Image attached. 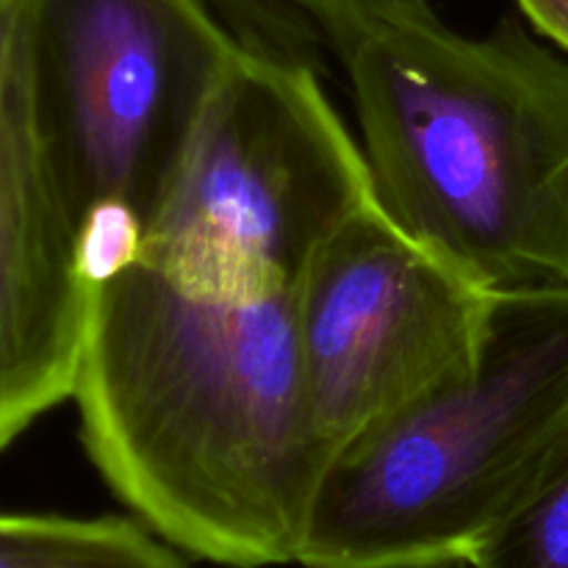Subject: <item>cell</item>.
Here are the masks:
<instances>
[{
	"mask_svg": "<svg viewBox=\"0 0 568 568\" xmlns=\"http://www.w3.org/2000/svg\"><path fill=\"white\" fill-rule=\"evenodd\" d=\"M568 427V286L491 294L475 361L333 458L297 564L471 560Z\"/></svg>",
	"mask_w": 568,
	"mask_h": 568,
	"instance_id": "obj_3",
	"label": "cell"
},
{
	"mask_svg": "<svg viewBox=\"0 0 568 568\" xmlns=\"http://www.w3.org/2000/svg\"><path fill=\"white\" fill-rule=\"evenodd\" d=\"M292 300L333 458L466 369L491 305V294L410 236L377 197L322 244Z\"/></svg>",
	"mask_w": 568,
	"mask_h": 568,
	"instance_id": "obj_6",
	"label": "cell"
},
{
	"mask_svg": "<svg viewBox=\"0 0 568 568\" xmlns=\"http://www.w3.org/2000/svg\"><path fill=\"white\" fill-rule=\"evenodd\" d=\"M303 11H308L331 39L372 22L414 20V17H433L427 0H292Z\"/></svg>",
	"mask_w": 568,
	"mask_h": 568,
	"instance_id": "obj_10",
	"label": "cell"
},
{
	"mask_svg": "<svg viewBox=\"0 0 568 568\" xmlns=\"http://www.w3.org/2000/svg\"><path fill=\"white\" fill-rule=\"evenodd\" d=\"M92 281L26 128L0 164V453L75 394Z\"/></svg>",
	"mask_w": 568,
	"mask_h": 568,
	"instance_id": "obj_7",
	"label": "cell"
},
{
	"mask_svg": "<svg viewBox=\"0 0 568 568\" xmlns=\"http://www.w3.org/2000/svg\"><path fill=\"white\" fill-rule=\"evenodd\" d=\"M383 209L488 294L568 286V61L519 22L333 39Z\"/></svg>",
	"mask_w": 568,
	"mask_h": 568,
	"instance_id": "obj_2",
	"label": "cell"
},
{
	"mask_svg": "<svg viewBox=\"0 0 568 568\" xmlns=\"http://www.w3.org/2000/svg\"><path fill=\"white\" fill-rule=\"evenodd\" d=\"M477 568H568V427L488 541Z\"/></svg>",
	"mask_w": 568,
	"mask_h": 568,
	"instance_id": "obj_9",
	"label": "cell"
},
{
	"mask_svg": "<svg viewBox=\"0 0 568 568\" xmlns=\"http://www.w3.org/2000/svg\"><path fill=\"white\" fill-rule=\"evenodd\" d=\"M26 120L89 264L159 211L242 53L209 0H14Z\"/></svg>",
	"mask_w": 568,
	"mask_h": 568,
	"instance_id": "obj_4",
	"label": "cell"
},
{
	"mask_svg": "<svg viewBox=\"0 0 568 568\" xmlns=\"http://www.w3.org/2000/svg\"><path fill=\"white\" fill-rule=\"evenodd\" d=\"M28 128L20 81V39H17V3L0 0V164Z\"/></svg>",
	"mask_w": 568,
	"mask_h": 568,
	"instance_id": "obj_11",
	"label": "cell"
},
{
	"mask_svg": "<svg viewBox=\"0 0 568 568\" xmlns=\"http://www.w3.org/2000/svg\"><path fill=\"white\" fill-rule=\"evenodd\" d=\"M532 26L568 50V0H516Z\"/></svg>",
	"mask_w": 568,
	"mask_h": 568,
	"instance_id": "obj_12",
	"label": "cell"
},
{
	"mask_svg": "<svg viewBox=\"0 0 568 568\" xmlns=\"http://www.w3.org/2000/svg\"><path fill=\"white\" fill-rule=\"evenodd\" d=\"M0 568H189L164 538L128 519L0 514Z\"/></svg>",
	"mask_w": 568,
	"mask_h": 568,
	"instance_id": "obj_8",
	"label": "cell"
},
{
	"mask_svg": "<svg viewBox=\"0 0 568 568\" xmlns=\"http://www.w3.org/2000/svg\"><path fill=\"white\" fill-rule=\"evenodd\" d=\"M94 469L144 527L227 568L297 564L331 469L286 288L100 266L72 394Z\"/></svg>",
	"mask_w": 568,
	"mask_h": 568,
	"instance_id": "obj_1",
	"label": "cell"
},
{
	"mask_svg": "<svg viewBox=\"0 0 568 568\" xmlns=\"http://www.w3.org/2000/svg\"><path fill=\"white\" fill-rule=\"evenodd\" d=\"M369 161L314 70L244 44L128 253L205 288H286L375 200Z\"/></svg>",
	"mask_w": 568,
	"mask_h": 568,
	"instance_id": "obj_5",
	"label": "cell"
},
{
	"mask_svg": "<svg viewBox=\"0 0 568 568\" xmlns=\"http://www.w3.org/2000/svg\"><path fill=\"white\" fill-rule=\"evenodd\" d=\"M438 568H477V566L469 564V560H460V564H447V566H438Z\"/></svg>",
	"mask_w": 568,
	"mask_h": 568,
	"instance_id": "obj_13",
	"label": "cell"
}]
</instances>
